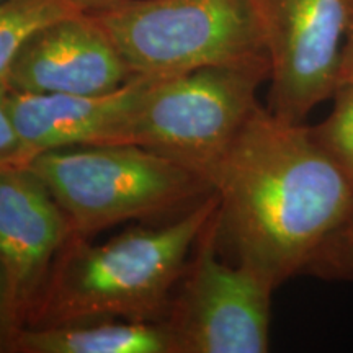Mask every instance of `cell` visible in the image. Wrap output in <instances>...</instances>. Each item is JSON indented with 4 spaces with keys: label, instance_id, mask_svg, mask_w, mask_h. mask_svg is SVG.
<instances>
[{
    "label": "cell",
    "instance_id": "obj_17",
    "mask_svg": "<svg viewBox=\"0 0 353 353\" xmlns=\"http://www.w3.org/2000/svg\"><path fill=\"white\" fill-rule=\"evenodd\" d=\"M13 335H15V327L12 324L6 281H3V273L0 268V353H8Z\"/></svg>",
    "mask_w": 353,
    "mask_h": 353
},
{
    "label": "cell",
    "instance_id": "obj_18",
    "mask_svg": "<svg viewBox=\"0 0 353 353\" xmlns=\"http://www.w3.org/2000/svg\"><path fill=\"white\" fill-rule=\"evenodd\" d=\"M72 2L76 3L82 12H90V10H97V8L112 6V3L121 2V0H72Z\"/></svg>",
    "mask_w": 353,
    "mask_h": 353
},
{
    "label": "cell",
    "instance_id": "obj_13",
    "mask_svg": "<svg viewBox=\"0 0 353 353\" xmlns=\"http://www.w3.org/2000/svg\"><path fill=\"white\" fill-rule=\"evenodd\" d=\"M332 100V112L311 131L353 188V83L339 85Z\"/></svg>",
    "mask_w": 353,
    "mask_h": 353
},
{
    "label": "cell",
    "instance_id": "obj_16",
    "mask_svg": "<svg viewBox=\"0 0 353 353\" xmlns=\"http://www.w3.org/2000/svg\"><path fill=\"white\" fill-rule=\"evenodd\" d=\"M342 83H353V0H347V23L339 63L337 87Z\"/></svg>",
    "mask_w": 353,
    "mask_h": 353
},
{
    "label": "cell",
    "instance_id": "obj_2",
    "mask_svg": "<svg viewBox=\"0 0 353 353\" xmlns=\"http://www.w3.org/2000/svg\"><path fill=\"white\" fill-rule=\"evenodd\" d=\"M218 210V196L157 228H132L90 244L74 236L52 267L25 327L123 319L164 321L188 254Z\"/></svg>",
    "mask_w": 353,
    "mask_h": 353
},
{
    "label": "cell",
    "instance_id": "obj_7",
    "mask_svg": "<svg viewBox=\"0 0 353 353\" xmlns=\"http://www.w3.org/2000/svg\"><path fill=\"white\" fill-rule=\"evenodd\" d=\"M254 6L270 61L267 108L304 123L337 88L347 0H254Z\"/></svg>",
    "mask_w": 353,
    "mask_h": 353
},
{
    "label": "cell",
    "instance_id": "obj_1",
    "mask_svg": "<svg viewBox=\"0 0 353 353\" xmlns=\"http://www.w3.org/2000/svg\"><path fill=\"white\" fill-rule=\"evenodd\" d=\"M211 187L218 249L278 288L304 268L353 206V188L311 126L259 105Z\"/></svg>",
    "mask_w": 353,
    "mask_h": 353
},
{
    "label": "cell",
    "instance_id": "obj_14",
    "mask_svg": "<svg viewBox=\"0 0 353 353\" xmlns=\"http://www.w3.org/2000/svg\"><path fill=\"white\" fill-rule=\"evenodd\" d=\"M303 275L353 283V206L345 219L316 250Z\"/></svg>",
    "mask_w": 353,
    "mask_h": 353
},
{
    "label": "cell",
    "instance_id": "obj_5",
    "mask_svg": "<svg viewBox=\"0 0 353 353\" xmlns=\"http://www.w3.org/2000/svg\"><path fill=\"white\" fill-rule=\"evenodd\" d=\"M88 13L134 77L268 59L254 0H121Z\"/></svg>",
    "mask_w": 353,
    "mask_h": 353
},
{
    "label": "cell",
    "instance_id": "obj_4",
    "mask_svg": "<svg viewBox=\"0 0 353 353\" xmlns=\"http://www.w3.org/2000/svg\"><path fill=\"white\" fill-rule=\"evenodd\" d=\"M268 77L270 61L260 59L152 79L105 144L141 145L211 185L221 159L260 105L257 90Z\"/></svg>",
    "mask_w": 353,
    "mask_h": 353
},
{
    "label": "cell",
    "instance_id": "obj_15",
    "mask_svg": "<svg viewBox=\"0 0 353 353\" xmlns=\"http://www.w3.org/2000/svg\"><path fill=\"white\" fill-rule=\"evenodd\" d=\"M6 165H23V145L8 110V87L0 81V167Z\"/></svg>",
    "mask_w": 353,
    "mask_h": 353
},
{
    "label": "cell",
    "instance_id": "obj_9",
    "mask_svg": "<svg viewBox=\"0 0 353 353\" xmlns=\"http://www.w3.org/2000/svg\"><path fill=\"white\" fill-rule=\"evenodd\" d=\"M134 77L92 13L79 12L41 26L21 44L8 69L10 90L101 95Z\"/></svg>",
    "mask_w": 353,
    "mask_h": 353
},
{
    "label": "cell",
    "instance_id": "obj_10",
    "mask_svg": "<svg viewBox=\"0 0 353 353\" xmlns=\"http://www.w3.org/2000/svg\"><path fill=\"white\" fill-rule=\"evenodd\" d=\"M152 79L136 76L101 95L28 94L8 88V110L23 145V165L54 149L107 143Z\"/></svg>",
    "mask_w": 353,
    "mask_h": 353
},
{
    "label": "cell",
    "instance_id": "obj_6",
    "mask_svg": "<svg viewBox=\"0 0 353 353\" xmlns=\"http://www.w3.org/2000/svg\"><path fill=\"white\" fill-rule=\"evenodd\" d=\"M216 214V213H214ZM214 216L196 241L165 322L175 353H265L270 347L272 294L267 278L218 257Z\"/></svg>",
    "mask_w": 353,
    "mask_h": 353
},
{
    "label": "cell",
    "instance_id": "obj_11",
    "mask_svg": "<svg viewBox=\"0 0 353 353\" xmlns=\"http://www.w3.org/2000/svg\"><path fill=\"white\" fill-rule=\"evenodd\" d=\"M8 353H175L165 321L100 319L23 327Z\"/></svg>",
    "mask_w": 353,
    "mask_h": 353
},
{
    "label": "cell",
    "instance_id": "obj_12",
    "mask_svg": "<svg viewBox=\"0 0 353 353\" xmlns=\"http://www.w3.org/2000/svg\"><path fill=\"white\" fill-rule=\"evenodd\" d=\"M82 12L72 0H0V81L26 39L51 21Z\"/></svg>",
    "mask_w": 353,
    "mask_h": 353
},
{
    "label": "cell",
    "instance_id": "obj_3",
    "mask_svg": "<svg viewBox=\"0 0 353 353\" xmlns=\"http://www.w3.org/2000/svg\"><path fill=\"white\" fill-rule=\"evenodd\" d=\"M25 167L46 185L82 239L126 221L188 211L214 193L193 170L132 144L54 149Z\"/></svg>",
    "mask_w": 353,
    "mask_h": 353
},
{
    "label": "cell",
    "instance_id": "obj_8",
    "mask_svg": "<svg viewBox=\"0 0 353 353\" xmlns=\"http://www.w3.org/2000/svg\"><path fill=\"white\" fill-rule=\"evenodd\" d=\"M72 237L69 218L28 167H0V268L15 334Z\"/></svg>",
    "mask_w": 353,
    "mask_h": 353
}]
</instances>
